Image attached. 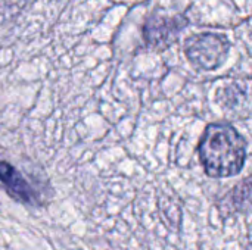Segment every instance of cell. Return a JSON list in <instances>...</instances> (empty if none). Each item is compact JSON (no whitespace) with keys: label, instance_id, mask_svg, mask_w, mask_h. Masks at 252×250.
Here are the masks:
<instances>
[{"label":"cell","instance_id":"cell-3","mask_svg":"<svg viewBox=\"0 0 252 250\" xmlns=\"http://www.w3.org/2000/svg\"><path fill=\"white\" fill-rule=\"evenodd\" d=\"M186 24L183 16H168L157 10L145 24V38L149 46L162 50L174 43Z\"/></svg>","mask_w":252,"mask_h":250},{"label":"cell","instance_id":"cell-2","mask_svg":"<svg viewBox=\"0 0 252 250\" xmlns=\"http://www.w3.org/2000/svg\"><path fill=\"white\" fill-rule=\"evenodd\" d=\"M230 44L224 35L214 32L193 34L185 41L188 60L199 71H216L229 56Z\"/></svg>","mask_w":252,"mask_h":250},{"label":"cell","instance_id":"cell-1","mask_svg":"<svg viewBox=\"0 0 252 250\" xmlns=\"http://www.w3.org/2000/svg\"><path fill=\"white\" fill-rule=\"evenodd\" d=\"M247 149L245 139L233 125L216 122L205 128L198 153L207 175L211 178H229L244 169Z\"/></svg>","mask_w":252,"mask_h":250},{"label":"cell","instance_id":"cell-4","mask_svg":"<svg viewBox=\"0 0 252 250\" xmlns=\"http://www.w3.org/2000/svg\"><path fill=\"white\" fill-rule=\"evenodd\" d=\"M0 183L13 200L21 203H34V192L28 181L4 161H0Z\"/></svg>","mask_w":252,"mask_h":250}]
</instances>
